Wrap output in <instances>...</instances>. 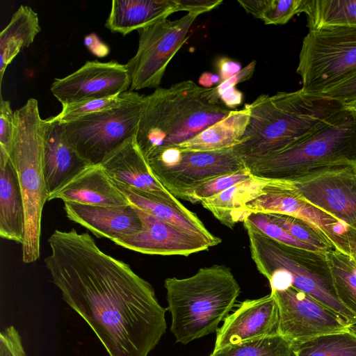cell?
Here are the masks:
<instances>
[{
  "mask_svg": "<svg viewBox=\"0 0 356 356\" xmlns=\"http://www.w3.org/2000/svg\"><path fill=\"white\" fill-rule=\"evenodd\" d=\"M44 259L63 300L91 327L109 356H148L166 332L167 309L154 288L88 233L56 229Z\"/></svg>",
  "mask_w": 356,
  "mask_h": 356,
  "instance_id": "6da1fadb",
  "label": "cell"
},
{
  "mask_svg": "<svg viewBox=\"0 0 356 356\" xmlns=\"http://www.w3.org/2000/svg\"><path fill=\"white\" fill-rule=\"evenodd\" d=\"M250 118L235 147L244 161L281 151L312 131L343 105L302 88L261 95L245 104Z\"/></svg>",
  "mask_w": 356,
  "mask_h": 356,
  "instance_id": "7a4b0ae2",
  "label": "cell"
},
{
  "mask_svg": "<svg viewBox=\"0 0 356 356\" xmlns=\"http://www.w3.org/2000/svg\"><path fill=\"white\" fill-rule=\"evenodd\" d=\"M164 286L170 331L184 345L217 332L241 293L231 269L219 264L201 268L188 277L166 278Z\"/></svg>",
  "mask_w": 356,
  "mask_h": 356,
  "instance_id": "3957f363",
  "label": "cell"
},
{
  "mask_svg": "<svg viewBox=\"0 0 356 356\" xmlns=\"http://www.w3.org/2000/svg\"><path fill=\"white\" fill-rule=\"evenodd\" d=\"M205 90L188 80L144 97L136 136L144 156L155 148L187 141L230 113L224 105L209 103Z\"/></svg>",
  "mask_w": 356,
  "mask_h": 356,
  "instance_id": "277c9868",
  "label": "cell"
},
{
  "mask_svg": "<svg viewBox=\"0 0 356 356\" xmlns=\"http://www.w3.org/2000/svg\"><path fill=\"white\" fill-rule=\"evenodd\" d=\"M243 222L251 257L271 291L293 287L315 298L352 325L356 316L339 300L327 252L290 246L274 240L247 219Z\"/></svg>",
  "mask_w": 356,
  "mask_h": 356,
  "instance_id": "5b68a950",
  "label": "cell"
},
{
  "mask_svg": "<svg viewBox=\"0 0 356 356\" xmlns=\"http://www.w3.org/2000/svg\"><path fill=\"white\" fill-rule=\"evenodd\" d=\"M245 163L254 176L286 181L319 168L356 165V115L343 106L285 149Z\"/></svg>",
  "mask_w": 356,
  "mask_h": 356,
  "instance_id": "8992f818",
  "label": "cell"
},
{
  "mask_svg": "<svg viewBox=\"0 0 356 356\" xmlns=\"http://www.w3.org/2000/svg\"><path fill=\"white\" fill-rule=\"evenodd\" d=\"M15 115L16 129L10 159L25 209L22 261L30 264L40 258L42 214L49 197L43 165L45 120L40 118L38 101L33 98L16 110Z\"/></svg>",
  "mask_w": 356,
  "mask_h": 356,
  "instance_id": "52a82bcc",
  "label": "cell"
},
{
  "mask_svg": "<svg viewBox=\"0 0 356 356\" xmlns=\"http://www.w3.org/2000/svg\"><path fill=\"white\" fill-rule=\"evenodd\" d=\"M144 97L127 91L115 106L63 123L67 141L90 164H100L136 137Z\"/></svg>",
  "mask_w": 356,
  "mask_h": 356,
  "instance_id": "ba28073f",
  "label": "cell"
},
{
  "mask_svg": "<svg viewBox=\"0 0 356 356\" xmlns=\"http://www.w3.org/2000/svg\"><path fill=\"white\" fill-rule=\"evenodd\" d=\"M145 157L156 179L184 200L198 184L247 168L235 147L205 152L184 150L177 145L161 147Z\"/></svg>",
  "mask_w": 356,
  "mask_h": 356,
  "instance_id": "9c48e42d",
  "label": "cell"
},
{
  "mask_svg": "<svg viewBox=\"0 0 356 356\" xmlns=\"http://www.w3.org/2000/svg\"><path fill=\"white\" fill-rule=\"evenodd\" d=\"M356 70V26L323 27L303 38L297 73L302 89L321 94Z\"/></svg>",
  "mask_w": 356,
  "mask_h": 356,
  "instance_id": "30bf717a",
  "label": "cell"
},
{
  "mask_svg": "<svg viewBox=\"0 0 356 356\" xmlns=\"http://www.w3.org/2000/svg\"><path fill=\"white\" fill-rule=\"evenodd\" d=\"M252 213H280L300 219L319 233L332 248L352 258L356 256V227L350 226L307 201L293 182L270 179L264 193L245 209Z\"/></svg>",
  "mask_w": 356,
  "mask_h": 356,
  "instance_id": "8fae6325",
  "label": "cell"
},
{
  "mask_svg": "<svg viewBox=\"0 0 356 356\" xmlns=\"http://www.w3.org/2000/svg\"><path fill=\"white\" fill-rule=\"evenodd\" d=\"M197 16L187 13L178 19H165L137 31V52L126 64L131 81L129 91L160 85L168 65L185 42Z\"/></svg>",
  "mask_w": 356,
  "mask_h": 356,
  "instance_id": "7c38bea8",
  "label": "cell"
},
{
  "mask_svg": "<svg viewBox=\"0 0 356 356\" xmlns=\"http://www.w3.org/2000/svg\"><path fill=\"white\" fill-rule=\"evenodd\" d=\"M270 293L278 307L277 333L294 343L353 326L315 298L293 287Z\"/></svg>",
  "mask_w": 356,
  "mask_h": 356,
  "instance_id": "4fadbf2b",
  "label": "cell"
},
{
  "mask_svg": "<svg viewBox=\"0 0 356 356\" xmlns=\"http://www.w3.org/2000/svg\"><path fill=\"white\" fill-rule=\"evenodd\" d=\"M290 181L313 205L356 227V165L311 170Z\"/></svg>",
  "mask_w": 356,
  "mask_h": 356,
  "instance_id": "5bb4252c",
  "label": "cell"
},
{
  "mask_svg": "<svg viewBox=\"0 0 356 356\" xmlns=\"http://www.w3.org/2000/svg\"><path fill=\"white\" fill-rule=\"evenodd\" d=\"M131 82L126 64L92 60L64 78L55 79L50 90L65 106L118 95L129 90Z\"/></svg>",
  "mask_w": 356,
  "mask_h": 356,
  "instance_id": "9a60e30c",
  "label": "cell"
},
{
  "mask_svg": "<svg viewBox=\"0 0 356 356\" xmlns=\"http://www.w3.org/2000/svg\"><path fill=\"white\" fill-rule=\"evenodd\" d=\"M136 209L142 222V229L113 240L116 245L142 254L165 256H188L214 246L201 236L159 220L138 208Z\"/></svg>",
  "mask_w": 356,
  "mask_h": 356,
  "instance_id": "2e32d148",
  "label": "cell"
},
{
  "mask_svg": "<svg viewBox=\"0 0 356 356\" xmlns=\"http://www.w3.org/2000/svg\"><path fill=\"white\" fill-rule=\"evenodd\" d=\"M278 307L273 293L245 300L229 314L216 332L214 349L277 333Z\"/></svg>",
  "mask_w": 356,
  "mask_h": 356,
  "instance_id": "e0dca14e",
  "label": "cell"
},
{
  "mask_svg": "<svg viewBox=\"0 0 356 356\" xmlns=\"http://www.w3.org/2000/svg\"><path fill=\"white\" fill-rule=\"evenodd\" d=\"M100 164L116 186L145 191L174 202H180L154 176L136 137L108 155Z\"/></svg>",
  "mask_w": 356,
  "mask_h": 356,
  "instance_id": "ac0fdd59",
  "label": "cell"
},
{
  "mask_svg": "<svg viewBox=\"0 0 356 356\" xmlns=\"http://www.w3.org/2000/svg\"><path fill=\"white\" fill-rule=\"evenodd\" d=\"M56 199L63 202L92 206L121 207L130 204L101 164H92L83 168L50 194L48 201Z\"/></svg>",
  "mask_w": 356,
  "mask_h": 356,
  "instance_id": "d6986e66",
  "label": "cell"
},
{
  "mask_svg": "<svg viewBox=\"0 0 356 356\" xmlns=\"http://www.w3.org/2000/svg\"><path fill=\"white\" fill-rule=\"evenodd\" d=\"M64 210L69 220L84 227L97 238L113 241L142 229L140 216L131 204L102 207L64 202Z\"/></svg>",
  "mask_w": 356,
  "mask_h": 356,
  "instance_id": "ffe728a7",
  "label": "cell"
},
{
  "mask_svg": "<svg viewBox=\"0 0 356 356\" xmlns=\"http://www.w3.org/2000/svg\"><path fill=\"white\" fill-rule=\"evenodd\" d=\"M90 165L67 141L63 124L46 119L43 165L49 195Z\"/></svg>",
  "mask_w": 356,
  "mask_h": 356,
  "instance_id": "44dd1931",
  "label": "cell"
},
{
  "mask_svg": "<svg viewBox=\"0 0 356 356\" xmlns=\"http://www.w3.org/2000/svg\"><path fill=\"white\" fill-rule=\"evenodd\" d=\"M117 187L126 196L131 206L159 220L201 236L214 246L221 243V239L212 234L197 216L181 202H174L139 190L119 186Z\"/></svg>",
  "mask_w": 356,
  "mask_h": 356,
  "instance_id": "7402d4cb",
  "label": "cell"
},
{
  "mask_svg": "<svg viewBox=\"0 0 356 356\" xmlns=\"http://www.w3.org/2000/svg\"><path fill=\"white\" fill-rule=\"evenodd\" d=\"M178 12L175 0H113L105 26L123 35Z\"/></svg>",
  "mask_w": 356,
  "mask_h": 356,
  "instance_id": "603a6c76",
  "label": "cell"
},
{
  "mask_svg": "<svg viewBox=\"0 0 356 356\" xmlns=\"http://www.w3.org/2000/svg\"><path fill=\"white\" fill-rule=\"evenodd\" d=\"M25 209L15 166L0 155V236L22 244L25 236Z\"/></svg>",
  "mask_w": 356,
  "mask_h": 356,
  "instance_id": "cb8c5ba5",
  "label": "cell"
},
{
  "mask_svg": "<svg viewBox=\"0 0 356 356\" xmlns=\"http://www.w3.org/2000/svg\"><path fill=\"white\" fill-rule=\"evenodd\" d=\"M270 179L252 175L250 178L211 197L200 204L222 224L229 228L243 222L247 216L246 205L264 193Z\"/></svg>",
  "mask_w": 356,
  "mask_h": 356,
  "instance_id": "d4e9b609",
  "label": "cell"
},
{
  "mask_svg": "<svg viewBox=\"0 0 356 356\" xmlns=\"http://www.w3.org/2000/svg\"><path fill=\"white\" fill-rule=\"evenodd\" d=\"M250 118V110L245 104L243 108L232 111L223 119L177 146L181 149L199 152L215 151L234 147L239 143L245 134Z\"/></svg>",
  "mask_w": 356,
  "mask_h": 356,
  "instance_id": "484cf974",
  "label": "cell"
},
{
  "mask_svg": "<svg viewBox=\"0 0 356 356\" xmlns=\"http://www.w3.org/2000/svg\"><path fill=\"white\" fill-rule=\"evenodd\" d=\"M40 30L37 13L28 6L21 5L0 33L1 84L7 66L33 42Z\"/></svg>",
  "mask_w": 356,
  "mask_h": 356,
  "instance_id": "4316f807",
  "label": "cell"
},
{
  "mask_svg": "<svg viewBox=\"0 0 356 356\" xmlns=\"http://www.w3.org/2000/svg\"><path fill=\"white\" fill-rule=\"evenodd\" d=\"M309 31L323 27L356 26V0H304Z\"/></svg>",
  "mask_w": 356,
  "mask_h": 356,
  "instance_id": "83f0119b",
  "label": "cell"
},
{
  "mask_svg": "<svg viewBox=\"0 0 356 356\" xmlns=\"http://www.w3.org/2000/svg\"><path fill=\"white\" fill-rule=\"evenodd\" d=\"M294 344L298 356H356V331L352 327Z\"/></svg>",
  "mask_w": 356,
  "mask_h": 356,
  "instance_id": "f1b7e54d",
  "label": "cell"
},
{
  "mask_svg": "<svg viewBox=\"0 0 356 356\" xmlns=\"http://www.w3.org/2000/svg\"><path fill=\"white\" fill-rule=\"evenodd\" d=\"M209 356H298L295 344L277 333L213 349Z\"/></svg>",
  "mask_w": 356,
  "mask_h": 356,
  "instance_id": "f546056e",
  "label": "cell"
},
{
  "mask_svg": "<svg viewBox=\"0 0 356 356\" xmlns=\"http://www.w3.org/2000/svg\"><path fill=\"white\" fill-rule=\"evenodd\" d=\"M327 256L337 296L356 316V263L352 257L334 249L327 252Z\"/></svg>",
  "mask_w": 356,
  "mask_h": 356,
  "instance_id": "4dcf8cb0",
  "label": "cell"
},
{
  "mask_svg": "<svg viewBox=\"0 0 356 356\" xmlns=\"http://www.w3.org/2000/svg\"><path fill=\"white\" fill-rule=\"evenodd\" d=\"M246 13L266 24H286L295 15L302 13L304 0H238Z\"/></svg>",
  "mask_w": 356,
  "mask_h": 356,
  "instance_id": "1f68e13d",
  "label": "cell"
},
{
  "mask_svg": "<svg viewBox=\"0 0 356 356\" xmlns=\"http://www.w3.org/2000/svg\"><path fill=\"white\" fill-rule=\"evenodd\" d=\"M277 225L300 241L313 246L318 252H327L332 247L319 233L305 221L280 213H264Z\"/></svg>",
  "mask_w": 356,
  "mask_h": 356,
  "instance_id": "d6a6232c",
  "label": "cell"
},
{
  "mask_svg": "<svg viewBox=\"0 0 356 356\" xmlns=\"http://www.w3.org/2000/svg\"><path fill=\"white\" fill-rule=\"evenodd\" d=\"M252 175L248 168L238 171L218 176L207 180L192 189L187 195V201L195 203L216 195L232 186L245 181Z\"/></svg>",
  "mask_w": 356,
  "mask_h": 356,
  "instance_id": "836d02e7",
  "label": "cell"
},
{
  "mask_svg": "<svg viewBox=\"0 0 356 356\" xmlns=\"http://www.w3.org/2000/svg\"><path fill=\"white\" fill-rule=\"evenodd\" d=\"M125 92L108 97L91 99L63 106L62 111L54 118L66 123L79 118L113 107L124 97Z\"/></svg>",
  "mask_w": 356,
  "mask_h": 356,
  "instance_id": "e575fe53",
  "label": "cell"
},
{
  "mask_svg": "<svg viewBox=\"0 0 356 356\" xmlns=\"http://www.w3.org/2000/svg\"><path fill=\"white\" fill-rule=\"evenodd\" d=\"M246 219L270 238L285 245L318 252L313 246L299 241L261 213H250Z\"/></svg>",
  "mask_w": 356,
  "mask_h": 356,
  "instance_id": "d590c367",
  "label": "cell"
},
{
  "mask_svg": "<svg viewBox=\"0 0 356 356\" xmlns=\"http://www.w3.org/2000/svg\"><path fill=\"white\" fill-rule=\"evenodd\" d=\"M16 129L15 115L10 102L0 101V154L10 157Z\"/></svg>",
  "mask_w": 356,
  "mask_h": 356,
  "instance_id": "8d00e7d4",
  "label": "cell"
},
{
  "mask_svg": "<svg viewBox=\"0 0 356 356\" xmlns=\"http://www.w3.org/2000/svg\"><path fill=\"white\" fill-rule=\"evenodd\" d=\"M321 95L343 105L356 99V70L332 85Z\"/></svg>",
  "mask_w": 356,
  "mask_h": 356,
  "instance_id": "74e56055",
  "label": "cell"
},
{
  "mask_svg": "<svg viewBox=\"0 0 356 356\" xmlns=\"http://www.w3.org/2000/svg\"><path fill=\"white\" fill-rule=\"evenodd\" d=\"M256 61L252 60L247 66L234 75L233 76L222 81L219 85L206 88L204 97L208 102L212 104H220V97L221 94L228 88L235 87L236 84L248 81L252 78L255 70Z\"/></svg>",
  "mask_w": 356,
  "mask_h": 356,
  "instance_id": "f35d334b",
  "label": "cell"
},
{
  "mask_svg": "<svg viewBox=\"0 0 356 356\" xmlns=\"http://www.w3.org/2000/svg\"><path fill=\"white\" fill-rule=\"evenodd\" d=\"M0 356H26L22 338L13 325L0 333Z\"/></svg>",
  "mask_w": 356,
  "mask_h": 356,
  "instance_id": "ab89813d",
  "label": "cell"
},
{
  "mask_svg": "<svg viewBox=\"0 0 356 356\" xmlns=\"http://www.w3.org/2000/svg\"><path fill=\"white\" fill-rule=\"evenodd\" d=\"M178 11L198 15L211 11L222 3V0H175Z\"/></svg>",
  "mask_w": 356,
  "mask_h": 356,
  "instance_id": "60d3db41",
  "label": "cell"
},
{
  "mask_svg": "<svg viewBox=\"0 0 356 356\" xmlns=\"http://www.w3.org/2000/svg\"><path fill=\"white\" fill-rule=\"evenodd\" d=\"M216 66L222 81L233 76L242 70L240 63L227 57L220 58L217 60Z\"/></svg>",
  "mask_w": 356,
  "mask_h": 356,
  "instance_id": "b9f144b4",
  "label": "cell"
},
{
  "mask_svg": "<svg viewBox=\"0 0 356 356\" xmlns=\"http://www.w3.org/2000/svg\"><path fill=\"white\" fill-rule=\"evenodd\" d=\"M83 44L90 52L97 57H104L109 53L108 47L95 33L86 35Z\"/></svg>",
  "mask_w": 356,
  "mask_h": 356,
  "instance_id": "7bdbcfd3",
  "label": "cell"
},
{
  "mask_svg": "<svg viewBox=\"0 0 356 356\" xmlns=\"http://www.w3.org/2000/svg\"><path fill=\"white\" fill-rule=\"evenodd\" d=\"M220 101L226 108H233L242 104L243 93L236 87H232L221 94Z\"/></svg>",
  "mask_w": 356,
  "mask_h": 356,
  "instance_id": "ee69618b",
  "label": "cell"
},
{
  "mask_svg": "<svg viewBox=\"0 0 356 356\" xmlns=\"http://www.w3.org/2000/svg\"><path fill=\"white\" fill-rule=\"evenodd\" d=\"M222 80L218 74L205 72L198 79V83L204 88H211L214 85H219Z\"/></svg>",
  "mask_w": 356,
  "mask_h": 356,
  "instance_id": "f6af8a7d",
  "label": "cell"
},
{
  "mask_svg": "<svg viewBox=\"0 0 356 356\" xmlns=\"http://www.w3.org/2000/svg\"><path fill=\"white\" fill-rule=\"evenodd\" d=\"M343 106L350 109L356 115V99Z\"/></svg>",
  "mask_w": 356,
  "mask_h": 356,
  "instance_id": "bcb514c9",
  "label": "cell"
},
{
  "mask_svg": "<svg viewBox=\"0 0 356 356\" xmlns=\"http://www.w3.org/2000/svg\"><path fill=\"white\" fill-rule=\"evenodd\" d=\"M353 259H354V261H355V263H356V256H355L354 258H353Z\"/></svg>",
  "mask_w": 356,
  "mask_h": 356,
  "instance_id": "7dc6e473",
  "label": "cell"
}]
</instances>
